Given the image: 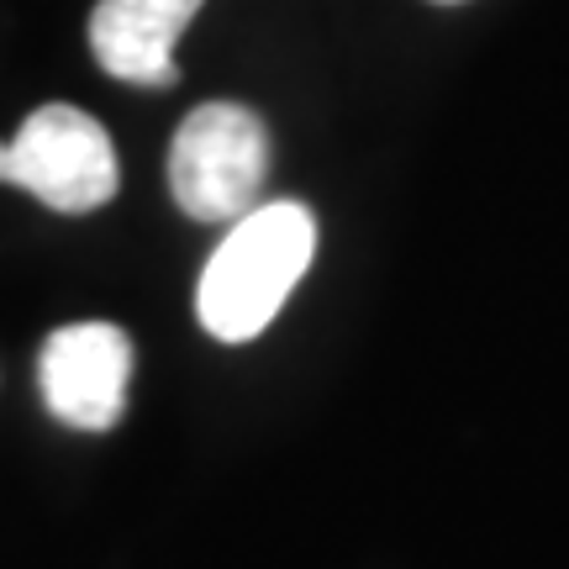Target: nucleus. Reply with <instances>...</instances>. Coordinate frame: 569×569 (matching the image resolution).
I'll return each instance as SVG.
<instances>
[{
  "instance_id": "1",
  "label": "nucleus",
  "mask_w": 569,
  "mask_h": 569,
  "mask_svg": "<svg viewBox=\"0 0 569 569\" xmlns=\"http://www.w3.org/2000/svg\"><path fill=\"white\" fill-rule=\"evenodd\" d=\"M311 253H317V217L301 201L248 206L201 269L196 284L201 327L217 343L259 338L296 296L301 274L311 269Z\"/></svg>"
},
{
  "instance_id": "2",
  "label": "nucleus",
  "mask_w": 569,
  "mask_h": 569,
  "mask_svg": "<svg viewBox=\"0 0 569 569\" xmlns=\"http://www.w3.org/2000/svg\"><path fill=\"white\" fill-rule=\"evenodd\" d=\"M269 174L264 122L232 101L196 106L169 142V190L196 222H238Z\"/></svg>"
},
{
  "instance_id": "3",
  "label": "nucleus",
  "mask_w": 569,
  "mask_h": 569,
  "mask_svg": "<svg viewBox=\"0 0 569 569\" xmlns=\"http://www.w3.org/2000/svg\"><path fill=\"white\" fill-rule=\"evenodd\" d=\"M0 184H21L63 217H84L117 196L122 163L90 111L38 106L17 138L0 142Z\"/></svg>"
},
{
  "instance_id": "4",
  "label": "nucleus",
  "mask_w": 569,
  "mask_h": 569,
  "mask_svg": "<svg viewBox=\"0 0 569 569\" xmlns=\"http://www.w3.org/2000/svg\"><path fill=\"white\" fill-rule=\"evenodd\" d=\"M127 380H132V343L117 322H69L42 343L38 386L63 427L80 432L117 427L127 411Z\"/></svg>"
},
{
  "instance_id": "5",
  "label": "nucleus",
  "mask_w": 569,
  "mask_h": 569,
  "mask_svg": "<svg viewBox=\"0 0 569 569\" xmlns=\"http://www.w3.org/2000/svg\"><path fill=\"white\" fill-rule=\"evenodd\" d=\"M201 6L206 0H101L90 11V53L106 74L163 90L180 80L174 48Z\"/></svg>"
},
{
  "instance_id": "6",
  "label": "nucleus",
  "mask_w": 569,
  "mask_h": 569,
  "mask_svg": "<svg viewBox=\"0 0 569 569\" xmlns=\"http://www.w3.org/2000/svg\"><path fill=\"white\" fill-rule=\"evenodd\" d=\"M432 6H459V0H432Z\"/></svg>"
}]
</instances>
